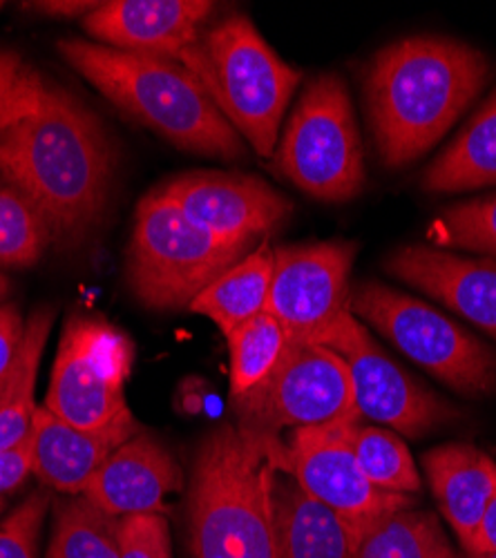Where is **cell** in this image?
I'll return each mask as SVG.
<instances>
[{
    "label": "cell",
    "mask_w": 496,
    "mask_h": 558,
    "mask_svg": "<svg viewBox=\"0 0 496 558\" xmlns=\"http://www.w3.org/2000/svg\"><path fill=\"white\" fill-rule=\"evenodd\" d=\"M114 153L99 119L45 81L32 114L0 134V174L61 240L83 238L108 204Z\"/></svg>",
    "instance_id": "6da1fadb"
},
{
    "label": "cell",
    "mask_w": 496,
    "mask_h": 558,
    "mask_svg": "<svg viewBox=\"0 0 496 558\" xmlns=\"http://www.w3.org/2000/svg\"><path fill=\"white\" fill-rule=\"evenodd\" d=\"M489 61L465 43L414 36L380 50L365 76V106L387 168L432 150L479 97Z\"/></svg>",
    "instance_id": "7a4b0ae2"
},
{
    "label": "cell",
    "mask_w": 496,
    "mask_h": 558,
    "mask_svg": "<svg viewBox=\"0 0 496 558\" xmlns=\"http://www.w3.org/2000/svg\"><path fill=\"white\" fill-rule=\"evenodd\" d=\"M280 445L282 438L233 423L199 442L191 476L193 558H280L274 523Z\"/></svg>",
    "instance_id": "3957f363"
},
{
    "label": "cell",
    "mask_w": 496,
    "mask_h": 558,
    "mask_svg": "<svg viewBox=\"0 0 496 558\" xmlns=\"http://www.w3.org/2000/svg\"><path fill=\"white\" fill-rule=\"evenodd\" d=\"M59 52L108 101L172 146L217 159L244 155L242 136L223 119L195 74L179 61L87 40H61Z\"/></svg>",
    "instance_id": "277c9868"
},
{
    "label": "cell",
    "mask_w": 496,
    "mask_h": 558,
    "mask_svg": "<svg viewBox=\"0 0 496 558\" xmlns=\"http://www.w3.org/2000/svg\"><path fill=\"white\" fill-rule=\"evenodd\" d=\"M204 85L259 157L276 155L280 125L302 74L285 63L244 14L204 29L179 61Z\"/></svg>",
    "instance_id": "5b68a950"
},
{
    "label": "cell",
    "mask_w": 496,
    "mask_h": 558,
    "mask_svg": "<svg viewBox=\"0 0 496 558\" xmlns=\"http://www.w3.org/2000/svg\"><path fill=\"white\" fill-rule=\"evenodd\" d=\"M251 244H235L195 223L164 193H148L134 215L128 282L148 308L179 311L240 262Z\"/></svg>",
    "instance_id": "8992f818"
},
{
    "label": "cell",
    "mask_w": 496,
    "mask_h": 558,
    "mask_svg": "<svg viewBox=\"0 0 496 558\" xmlns=\"http://www.w3.org/2000/svg\"><path fill=\"white\" fill-rule=\"evenodd\" d=\"M349 311L457 393L496 391V349L430 304L372 279L351 289Z\"/></svg>",
    "instance_id": "52a82bcc"
},
{
    "label": "cell",
    "mask_w": 496,
    "mask_h": 558,
    "mask_svg": "<svg viewBox=\"0 0 496 558\" xmlns=\"http://www.w3.org/2000/svg\"><path fill=\"white\" fill-rule=\"evenodd\" d=\"M278 170L320 202H349L365 185V153L349 89L338 74L311 81L276 148Z\"/></svg>",
    "instance_id": "ba28073f"
},
{
    "label": "cell",
    "mask_w": 496,
    "mask_h": 558,
    "mask_svg": "<svg viewBox=\"0 0 496 558\" xmlns=\"http://www.w3.org/2000/svg\"><path fill=\"white\" fill-rule=\"evenodd\" d=\"M233 407L240 429L266 438H280L282 429L360 421L347 362L318 344H291L274 374Z\"/></svg>",
    "instance_id": "9c48e42d"
},
{
    "label": "cell",
    "mask_w": 496,
    "mask_h": 558,
    "mask_svg": "<svg viewBox=\"0 0 496 558\" xmlns=\"http://www.w3.org/2000/svg\"><path fill=\"white\" fill-rule=\"evenodd\" d=\"M134 349L108 322L74 315L68 319L45 407L61 421L99 429L128 413L125 383Z\"/></svg>",
    "instance_id": "30bf717a"
},
{
    "label": "cell",
    "mask_w": 496,
    "mask_h": 558,
    "mask_svg": "<svg viewBox=\"0 0 496 558\" xmlns=\"http://www.w3.org/2000/svg\"><path fill=\"white\" fill-rule=\"evenodd\" d=\"M323 347L347 362L360 421L385 425L400 436L421 438L461 417L455 404L394 362L355 315H344Z\"/></svg>",
    "instance_id": "8fae6325"
},
{
    "label": "cell",
    "mask_w": 496,
    "mask_h": 558,
    "mask_svg": "<svg viewBox=\"0 0 496 558\" xmlns=\"http://www.w3.org/2000/svg\"><path fill=\"white\" fill-rule=\"evenodd\" d=\"M358 244L347 240L282 246L274 251V279L266 313L291 344H318L349 315L351 268Z\"/></svg>",
    "instance_id": "7c38bea8"
},
{
    "label": "cell",
    "mask_w": 496,
    "mask_h": 558,
    "mask_svg": "<svg viewBox=\"0 0 496 558\" xmlns=\"http://www.w3.org/2000/svg\"><path fill=\"white\" fill-rule=\"evenodd\" d=\"M358 421L323 427L293 429L280 445L278 468L309 496L320 500L355 530L389 511L416 507V496L389 494L370 483L351 447V425Z\"/></svg>",
    "instance_id": "4fadbf2b"
},
{
    "label": "cell",
    "mask_w": 496,
    "mask_h": 558,
    "mask_svg": "<svg viewBox=\"0 0 496 558\" xmlns=\"http://www.w3.org/2000/svg\"><path fill=\"white\" fill-rule=\"evenodd\" d=\"M189 219L235 244L268 235L291 213V204L257 177L240 172H189L157 189Z\"/></svg>",
    "instance_id": "5bb4252c"
},
{
    "label": "cell",
    "mask_w": 496,
    "mask_h": 558,
    "mask_svg": "<svg viewBox=\"0 0 496 558\" xmlns=\"http://www.w3.org/2000/svg\"><path fill=\"white\" fill-rule=\"evenodd\" d=\"M206 0H110L83 27L108 48L182 61L213 14Z\"/></svg>",
    "instance_id": "9a60e30c"
},
{
    "label": "cell",
    "mask_w": 496,
    "mask_h": 558,
    "mask_svg": "<svg viewBox=\"0 0 496 558\" xmlns=\"http://www.w3.org/2000/svg\"><path fill=\"white\" fill-rule=\"evenodd\" d=\"M142 432L128 411L106 427H74L48 407H36L32 421V472L38 481L61 494L81 496L106 460L132 436Z\"/></svg>",
    "instance_id": "2e32d148"
},
{
    "label": "cell",
    "mask_w": 496,
    "mask_h": 558,
    "mask_svg": "<svg viewBox=\"0 0 496 558\" xmlns=\"http://www.w3.org/2000/svg\"><path fill=\"white\" fill-rule=\"evenodd\" d=\"M385 270L443 306L457 311L496 340V262L470 259L432 246H402Z\"/></svg>",
    "instance_id": "e0dca14e"
},
{
    "label": "cell",
    "mask_w": 496,
    "mask_h": 558,
    "mask_svg": "<svg viewBox=\"0 0 496 558\" xmlns=\"http://www.w3.org/2000/svg\"><path fill=\"white\" fill-rule=\"evenodd\" d=\"M184 487V472L157 438L140 432L123 442L87 483L83 496L112 517L164 514L166 498Z\"/></svg>",
    "instance_id": "ac0fdd59"
},
{
    "label": "cell",
    "mask_w": 496,
    "mask_h": 558,
    "mask_svg": "<svg viewBox=\"0 0 496 558\" xmlns=\"http://www.w3.org/2000/svg\"><path fill=\"white\" fill-rule=\"evenodd\" d=\"M432 494L465 547L496 492V462L470 442H449L423 456Z\"/></svg>",
    "instance_id": "d6986e66"
},
{
    "label": "cell",
    "mask_w": 496,
    "mask_h": 558,
    "mask_svg": "<svg viewBox=\"0 0 496 558\" xmlns=\"http://www.w3.org/2000/svg\"><path fill=\"white\" fill-rule=\"evenodd\" d=\"M274 523L280 558H353L358 530L282 472L274 483Z\"/></svg>",
    "instance_id": "ffe728a7"
},
{
    "label": "cell",
    "mask_w": 496,
    "mask_h": 558,
    "mask_svg": "<svg viewBox=\"0 0 496 558\" xmlns=\"http://www.w3.org/2000/svg\"><path fill=\"white\" fill-rule=\"evenodd\" d=\"M427 193H465L496 185V89L461 134L423 172Z\"/></svg>",
    "instance_id": "44dd1931"
},
{
    "label": "cell",
    "mask_w": 496,
    "mask_h": 558,
    "mask_svg": "<svg viewBox=\"0 0 496 558\" xmlns=\"http://www.w3.org/2000/svg\"><path fill=\"white\" fill-rule=\"evenodd\" d=\"M270 279H274V248L262 242L227 272L219 275L193 302L191 311L208 317L223 336H231L249 319L266 311Z\"/></svg>",
    "instance_id": "7402d4cb"
},
{
    "label": "cell",
    "mask_w": 496,
    "mask_h": 558,
    "mask_svg": "<svg viewBox=\"0 0 496 558\" xmlns=\"http://www.w3.org/2000/svg\"><path fill=\"white\" fill-rule=\"evenodd\" d=\"M55 311L38 308L25 324V338L8 380L0 385V451H8L32 434L34 387L43 349L52 331Z\"/></svg>",
    "instance_id": "603a6c76"
},
{
    "label": "cell",
    "mask_w": 496,
    "mask_h": 558,
    "mask_svg": "<svg viewBox=\"0 0 496 558\" xmlns=\"http://www.w3.org/2000/svg\"><path fill=\"white\" fill-rule=\"evenodd\" d=\"M449 549L436 514L404 507L358 530L353 558H443Z\"/></svg>",
    "instance_id": "cb8c5ba5"
},
{
    "label": "cell",
    "mask_w": 496,
    "mask_h": 558,
    "mask_svg": "<svg viewBox=\"0 0 496 558\" xmlns=\"http://www.w3.org/2000/svg\"><path fill=\"white\" fill-rule=\"evenodd\" d=\"M121 523L83 494L61 500L45 558H121Z\"/></svg>",
    "instance_id": "d4e9b609"
},
{
    "label": "cell",
    "mask_w": 496,
    "mask_h": 558,
    "mask_svg": "<svg viewBox=\"0 0 496 558\" xmlns=\"http://www.w3.org/2000/svg\"><path fill=\"white\" fill-rule=\"evenodd\" d=\"M227 342L231 355V400L259 387L278 368L291 347L282 324L266 311L242 324Z\"/></svg>",
    "instance_id": "484cf974"
},
{
    "label": "cell",
    "mask_w": 496,
    "mask_h": 558,
    "mask_svg": "<svg viewBox=\"0 0 496 558\" xmlns=\"http://www.w3.org/2000/svg\"><path fill=\"white\" fill-rule=\"evenodd\" d=\"M349 438L360 468L374 487L402 496L421 494L423 481L416 462L396 432L358 421L351 425Z\"/></svg>",
    "instance_id": "4316f807"
},
{
    "label": "cell",
    "mask_w": 496,
    "mask_h": 558,
    "mask_svg": "<svg viewBox=\"0 0 496 558\" xmlns=\"http://www.w3.org/2000/svg\"><path fill=\"white\" fill-rule=\"evenodd\" d=\"M52 238L40 210L12 185L0 183V264L32 266Z\"/></svg>",
    "instance_id": "83f0119b"
},
{
    "label": "cell",
    "mask_w": 496,
    "mask_h": 558,
    "mask_svg": "<svg viewBox=\"0 0 496 558\" xmlns=\"http://www.w3.org/2000/svg\"><path fill=\"white\" fill-rule=\"evenodd\" d=\"M430 238L438 246L496 257V195L445 208L434 219Z\"/></svg>",
    "instance_id": "f1b7e54d"
},
{
    "label": "cell",
    "mask_w": 496,
    "mask_h": 558,
    "mask_svg": "<svg viewBox=\"0 0 496 558\" xmlns=\"http://www.w3.org/2000/svg\"><path fill=\"white\" fill-rule=\"evenodd\" d=\"M43 87L45 78L36 70L0 48V134L36 110Z\"/></svg>",
    "instance_id": "f546056e"
},
{
    "label": "cell",
    "mask_w": 496,
    "mask_h": 558,
    "mask_svg": "<svg viewBox=\"0 0 496 558\" xmlns=\"http://www.w3.org/2000/svg\"><path fill=\"white\" fill-rule=\"evenodd\" d=\"M52 505L48 489L32 492L0 523V558H38L40 530Z\"/></svg>",
    "instance_id": "4dcf8cb0"
},
{
    "label": "cell",
    "mask_w": 496,
    "mask_h": 558,
    "mask_svg": "<svg viewBox=\"0 0 496 558\" xmlns=\"http://www.w3.org/2000/svg\"><path fill=\"white\" fill-rule=\"evenodd\" d=\"M121 558H172L170 527L166 517H125L121 523Z\"/></svg>",
    "instance_id": "1f68e13d"
},
{
    "label": "cell",
    "mask_w": 496,
    "mask_h": 558,
    "mask_svg": "<svg viewBox=\"0 0 496 558\" xmlns=\"http://www.w3.org/2000/svg\"><path fill=\"white\" fill-rule=\"evenodd\" d=\"M25 324L27 322H23L21 311L14 304L0 306V385L8 380L16 364L25 338Z\"/></svg>",
    "instance_id": "d6a6232c"
},
{
    "label": "cell",
    "mask_w": 496,
    "mask_h": 558,
    "mask_svg": "<svg viewBox=\"0 0 496 558\" xmlns=\"http://www.w3.org/2000/svg\"><path fill=\"white\" fill-rule=\"evenodd\" d=\"M32 474V434L21 445L0 451V498L21 487Z\"/></svg>",
    "instance_id": "836d02e7"
},
{
    "label": "cell",
    "mask_w": 496,
    "mask_h": 558,
    "mask_svg": "<svg viewBox=\"0 0 496 558\" xmlns=\"http://www.w3.org/2000/svg\"><path fill=\"white\" fill-rule=\"evenodd\" d=\"M463 549L468 551V556L496 551V492L483 511V519H481L472 541Z\"/></svg>",
    "instance_id": "e575fe53"
},
{
    "label": "cell",
    "mask_w": 496,
    "mask_h": 558,
    "mask_svg": "<svg viewBox=\"0 0 496 558\" xmlns=\"http://www.w3.org/2000/svg\"><path fill=\"white\" fill-rule=\"evenodd\" d=\"M101 3H34L29 8H34L36 12H45V14H63V16H76V14H85V12H95Z\"/></svg>",
    "instance_id": "d590c367"
},
{
    "label": "cell",
    "mask_w": 496,
    "mask_h": 558,
    "mask_svg": "<svg viewBox=\"0 0 496 558\" xmlns=\"http://www.w3.org/2000/svg\"><path fill=\"white\" fill-rule=\"evenodd\" d=\"M8 291H10V282H8V277L0 275V300H3V298L8 295Z\"/></svg>",
    "instance_id": "8d00e7d4"
},
{
    "label": "cell",
    "mask_w": 496,
    "mask_h": 558,
    "mask_svg": "<svg viewBox=\"0 0 496 558\" xmlns=\"http://www.w3.org/2000/svg\"><path fill=\"white\" fill-rule=\"evenodd\" d=\"M470 558H496V551H492V554H474Z\"/></svg>",
    "instance_id": "74e56055"
},
{
    "label": "cell",
    "mask_w": 496,
    "mask_h": 558,
    "mask_svg": "<svg viewBox=\"0 0 496 558\" xmlns=\"http://www.w3.org/2000/svg\"><path fill=\"white\" fill-rule=\"evenodd\" d=\"M443 558H461V556H459L455 549H449V551H447Z\"/></svg>",
    "instance_id": "f35d334b"
},
{
    "label": "cell",
    "mask_w": 496,
    "mask_h": 558,
    "mask_svg": "<svg viewBox=\"0 0 496 558\" xmlns=\"http://www.w3.org/2000/svg\"><path fill=\"white\" fill-rule=\"evenodd\" d=\"M3 507H5V498H0V511H3Z\"/></svg>",
    "instance_id": "ab89813d"
}]
</instances>
